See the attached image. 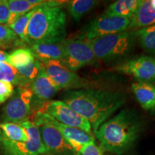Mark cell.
<instances>
[{
  "label": "cell",
  "mask_w": 155,
  "mask_h": 155,
  "mask_svg": "<svg viewBox=\"0 0 155 155\" xmlns=\"http://www.w3.org/2000/svg\"><path fill=\"white\" fill-rule=\"evenodd\" d=\"M94 0H72L67 3V9L70 15L75 22H80L81 18L98 4Z\"/></svg>",
  "instance_id": "ffe728a7"
},
{
  "label": "cell",
  "mask_w": 155,
  "mask_h": 155,
  "mask_svg": "<svg viewBox=\"0 0 155 155\" xmlns=\"http://www.w3.org/2000/svg\"><path fill=\"white\" fill-rule=\"evenodd\" d=\"M19 42L23 44L8 26L0 24V48H12Z\"/></svg>",
  "instance_id": "4316f807"
},
{
  "label": "cell",
  "mask_w": 155,
  "mask_h": 155,
  "mask_svg": "<svg viewBox=\"0 0 155 155\" xmlns=\"http://www.w3.org/2000/svg\"><path fill=\"white\" fill-rule=\"evenodd\" d=\"M9 54L6 53L2 50H0V63H5L7 62V57H8Z\"/></svg>",
  "instance_id": "4dcf8cb0"
},
{
  "label": "cell",
  "mask_w": 155,
  "mask_h": 155,
  "mask_svg": "<svg viewBox=\"0 0 155 155\" xmlns=\"http://www.w3.org/2000/svg\"><path fill=\"white\" fill-rule=\"evenodd\" d=\"M28 131L29 139L26 142L13 143L2 139L4 151L6 155H46L40 137V134L37 126L30 120L21 124Z\"/></svg>",
  "instance_id": "30bf717a"
},
{
  "label": "cell",
  "mask_w": 155,
  "mask_h": 155,
  "mask_svg": "<svg viewBox=\"0 0 155 155\" xmlns=\"http://www.w3.org/2000/svg\"><path fill=\"white\" fill-rule=\"evenodd\" d=\"M78 155H105L104 154V151L101 150L100 147H98L96 143L86 145L82 149Z\"/></svg>",
  "instance_id": "f1b7e54d"
},
{
  "label": "cell",
  "mask_w": 155,
  "mask_h": 155,
  "mask_svg": "<svg viewBox=\"0 0 155 155\" xmlns=\"http://www.w3.org/2000/svg\"><path fill=\"white\" fill-rule=\"evenodd\" d=\"M42 63L48 76L61 89L78 90L95 88L98 86L93 81L79 76L76 73L71 71L63 61H48Z\"/></svg>",
  "instance_id": "8992f818"
},
{
  "label": "cell",
  "mask_w": 155,
  "mask_h": 155,
  "mask_svg": "<svg viewBox=\"0 0 155 155\" xmlns=\"http://www.w3.org/2000/svg\"><path fill=\"white\" fill-rule=\"evenodd\" d=\"M29 88L32 91L33 96L43 101H48L61 90L48 76L43 65L38 75L29 86Z\"/></svg>",
  "instance_id": "9a60e30c"
},
{
  "label": "cell",
  "mask_w": 155,
  "mask_h": 155,
  "mask_svg": "<svg viewBox=\"0 0 155 155\" xmlns=\"http://www.w3.org/2000/svg\"><path fill=\"white\" fill-rule=\"evenodd\" d=\"M63 2L45 1L36 9L28 28L29 45L54 43L65 40L67 15Z\"/></svg>",
  "instance_id": "3957f363"
},
{
  "label": "cell",
  "mask_w": 155,
  "mask_h": 155,
  "mask_svg": "<svg viewBox=\"0 0 155 155\" xmlns=\"http://www.w3.org/2000/svg\"><path fill=\"white\" fill-rule=\"evenodd\" d=\"M32 98L33 94L28 87L17 86L3 106L1 115L2 121L17 124L28 121L32 114Z\"/></svg>",
  "instance_id": "5b68a950"
},
{
  "label": "cell",
  "mask_w": 155,
  "mask_h": 155,
  "mask_svg": "<svg viewBox=\"0 0 155 155\" xmlns=\"http://www.w3.org/2000/svg\"><path fill=\"white\" fill-rule=\"evenodd\" d=\"M2 142V131L1 129H0V143Z\"/></svg>",
  "instance_id": "1f68e13d"
},
{
  "label": "cell",
  "mask_w": 155,
  "mask_h": 155,
  "mask_svg": "<svg viewBox=\"0 0 155 155\" xmlns=\"http://www.w3.org/2000/svg\"><path fill=\"white\" fill-rule=\"evenodd\" d=\"M131 18L102 15L84 27L75 39L90 40L128 30Z\"/></svg>",
  "instance_id": "ba28073f"
},
{
  "label": "cell",
  "mask_w": 155,
  "mask_h": 155,
  "mask_svg": "<svg viewBox=\"0 0 155 155\" xmlns=\"http://www.w3.org/2000/svg\"><path fill=\"white\" fill-rule=\"evenodd\" d=\"M42 68V63L40 61L35 59L33 63H31L28 66L17 68V70L21 78L20 87H28L29 88L30 83L37 77Z\"/></svg>",
  "instance_id": "d4e9b609"
},
{
  "label": "cell",
  "mask_w": 155,
  "mask_h": 155,
  "mask_svg": "<svg viewBox=\"0 0 155 155\" xmlns=\"http://www.w3.org/2000/svg\"><path fill=\"white\" fill-rule=\"evenodd\" d=\"M126 101L127 96L121 91L96 88L71 90L63 98L64 103L89 122L94 134Z\"/></svg>",
  "instance_id": "6da1fadb"
},
{
  "label": "cell",
  "mask_w": 155,
  "mask_h": 155,
  "mask_svg": "<svg viewBox=\"0 0 155 155\" xmlns=\"http://www.w3.org/2000/svg\"><path fill=\"white\" fill-rule=\"evenodd\" d=\"M31 121L38 128L46 155H77L60 131L45 119L42 112H36Z\"/></svg>",
  "instance_id": "52a82bcc"
},
{
  "label": "cell",
  "mask_w": 155,
  "mask_h": 155,
  "mask_svg": "<svg viewBox=\"0 0 155 155\" xmlns=\"http://www.w3.org/2000/svg\"><path fill=\"white\" fill-rule=\"evenodd\" d=\"M113 70L132 76L139 82H155V58L151 56L131 58L115 65Z\"/></svg>",
  "instance_id": "7c38bea8"
},
{
  "label": "cell",
  "mask_w": 155,
  "mask_h": 155,
  "mask_svg": "<svg viewBox=\"0 0 155 155\" xmlns=\"http://www.w3.org/2000/svg\"><path fill=\"white\" fill-rule=\"evenodd\" d=\"M63 43L65 51V58L63 62L73 72L86 65H95L98 63L88 40L65 39Z\"/></svg>",
  "instance_id": "9c48e42d"
},
{
  "label": "cell",
  "mask_w": 155,
  "mask_h": 155,
  "mask_svg": "<svg viewBox=\"0 0 155 155\" xmlns=\"http://www.w3.org/2000/svg\"><path fill=\"white\" fill-rule=\"evenodd\" d=\"M141 0H119L106 8L104 15L111 17H132L140 5Z\"/></svg>",
  "instance_id": "ac0fdd59"
},
{
  "label": "cell",
  "mask_w": 155,
  "mask_h": 155,
  "mask_svg": "<svg viewBox=\"0 0 155 155\" xmlns=\"http://www.w3.org/2000/svg\"><path fill=\"white\" fill-rule=\"evenodd\" d=\"M42 113L44 114L45 119L60 131L63 138L68 143L70 146L72 147L77 155L79 154V153L85 146L95 142V139L93 135L77 128L64 125L56 121L55 119H53L48 114L44 112Z\"/></svg>",
  "instance_id": "4fadbf2b"
},
{
  "label": "cell",
  "mask_w": 155,
  "mask_h": 155,
  "mask_svg": "<svg viewBox=\"0 0 155 155\" xmlns=\"http://www.w3.org/2000/svg\"><path fill=\"white\" fill-rule=\"evenodd\" d=\"M39 111L48 114L64 125L77 128L93 135L92 128L89 122L73 111L63 101H53L48 102Z\"/></svg>",
  "instance_id": "8fae6325"
},
{
  "label": "cell",
  "mask_w": 155,
  "mask_h": 155,
  "mask_svg": "<svg viewBox=\"0 0 155 155\" xmlns=\"http://www.w3.org/2000/svg\"><path fill=\"white\" fill-rule=\"evenodd\" d=\"M2 139L13 143L26 142L29 139L28 131L21 124L3 122L0 124Z\"/></svg>",
  "instance_id": "d6986e66"
},
{
  "label": "cell",
  "mask_w": 155,
  "mask_h": 155,
  "mask_svg": "<svg viewBox=\"0 0 155 155\" xmlns=\"http://www.w3.org/2000/svg\"><path fill=\"white\" fill-rule=\"evenodd\" d=\"M14 86L10 83L0 81V104H2L12 96Z\"/></svg>",
  "instance_id": "83f0119b"
},
{
  "label": "cell",
  "mask_w": 155,
  "mask_h": 155,
  "mask_svg": "<svg viewBox=\"0 0 155 155\" xmlns=\"http://www.w3.org/2000/svg\"><path fill=\"white\" fill-rule=\"evenodd\" d=\"M0 81L10 83L13 86H21V78L17 70L7 63H0Z\"/></svg>",
  "instance_id": "484cf974"
},
{
  "label": "cell",
  "mask_w": 155,
  "mask_h": 155,
  "mask_svg": "<svg viewBox=\"0 0 155 155\" xmlns=\"http://www.w3.org/2000/svg\"><path fill=\"white\" fill-rule=\"evenodd\" d=\"M35 60L32 51L29 48H22L12 51L9 54L7 63L15 68H21L28 66Z\"/></svg>",
  "instance_id": "44dd1931"
},
{
  "label": "cell",
  "mask_w": 155,
  "mask_h": 155,
  "mask_svg": "<svg viewBox=\"0 0 155 155\" xmlns=\"http://www.w3.org/2000/svg\"><path fill=\"white\" fill-rule=\"evenodd\" d=\"M136 40L134 31L126 30L88 41L98 61H110L130 53Z\"/></svg>",
  "instance_id": "277c9868"
},
{
  "label": "cell",
  "mask_w": 155,
  "mask_h": 155,
  "mask_svg": "<svg viewBox=\"0 0 155 155\" xmlns=\"http://www.w3.org/2000/svg\"><path fill=\"white\" fill-rule=\"evenodd\" d=\"M131 90L141 107L155 113V84L137 81L131 84Z\"/></svg>",
  "instance_id": "e0dca14e"
},
{
  "label": "cell",
  "mask_w": 155,
  "mask_h": 155,
  "mask_svg": "<svg viewBox=\"0 0 155 155\" xmlns=\"http://www.w3.org/2000/svg\"><path fill=\"white\" fill-rule=\"evenodd\" d=\"M29 48L35 59L42 63L48 61H63L65 58V51L63 41L54 43L31 45Z\"/></svg>",
  "instance_id": "2e32d148"
},
{
  "label": "cell",
  "mask_w": 155,
  "mask_h": 155,
  "mask_svg": "<svg viewBox=\"0 0 155 155\" xmlns=\"http://www.w3.org/2000/svg\"><path fill=\"white\" fill-rule=\"evenodd\" d=\"M155 25V0H141L131 18L128 30L136 31Z\"/></svg>",
  "instance_id": "5bb4252c"
},
{
  "label": "cell",
  "mask_w": 155,
  "mask_h": 155,
  "mask_svg": "<svg viewBox=\"0 0 155 155\" xmlns=\"http://www.w3.org/2000/svg\"><path fill=\"white\" fill-rule=\"evenodd\" d=\"M36 9H32L20 17H19L12 25L8 26L14 32V33L16 35L19 40L22 42L23 44H28L29 41L28 38V25L30 22V20L32 17V15L35 12Z\"/></svg>",
  "instance_id": "cb8c5ba5"
},
{
  "label": "cell",
  "mask_w": 155,
  "mask_h": 155,
  "mask_svg": "<svg viewBox=\"0 0 155 155\" xmlns=\"http://www.w3.org/2000/svg\"><path fill=\"white\" fill-rule=\"evenodd\" d=\"M137 40L142 49L155 55V25L134 31Z\"/></svg>",
  "instance_id": "7402d4cb"
},
{
  "label": "cell",
  "mask_w": 155,
  "mask_h": 155,
  "mask_svg": "<svg viewBox=\"0 0 155 155\" xmlns=\"http://www.w3.org/2000/svg\"><path fill=\"white\" fill-rule=\"evenodd\" d=\"M11 12L7 5V0H0V24L7 25Z\"/></svg>",
  "instance_id": "f546056e"
},
{
  "label": "cell",
  "mask_w": 155,
  "mask_h": 155,
  "mask_svg": "<svg viewBox=\"0 0 155 155\" xmlns=\"http://www.w3.org/2000/svg\"><path fill=\"white\" fill-rule=\"evenodd\" d=\"M144 129V122L135 110L125 108L107 120L94 134L105 152L122 154L134 146Z\"/></svg>",
  "instance_id": "7a4b0ae2"
},
{
  "label": "cell",
  "mask_w": 155,
  "mask_h": 155,
  "mask_svg": "<svg viewBox=\"0 0 155 155\" xmlns=\"http://www.w3.org/2000/svg\"><path fill=\"white\" fill-rule=\"evenodd\" d=\"M45 2L41 0H7V5L12 14L22 16L38 8Z\"/></svg>",
  "instance_id": "603a6c76"
}]
</instances>
